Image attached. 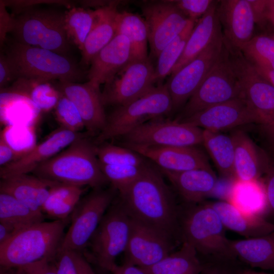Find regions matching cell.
Here are the masks:
<instances>
[{
  "label": "cell",
  "instance_id": "30",
  "mask_svg": "<svg viewBox=\"0 0 274 274\" xmlns=\"http://www.w3.org/2000/svg\"><path fill=\"white\" fill-rule=\"evenodd\" d=\"M227 201L247 214L264 217L269 212L266 192L261 179L234 180Z\"/></svg>",
  "mask_w": 274,
  "mask_h": 274
},
{
  "label": "cell",
  "instance_id": "18",
  "mask_svg": "<svg viewBox=\"0 0 274 274\" xmlns=\"http://www.w3.org/2000/svg\"><path fill=\"white\" fill-rule=\"evenodd\" d=\"M54 83L76 107L87 132L90 134H98L105 126L107 118L99 86L89 81L80 83L58 80Z\"/></svg>",
  "mask_w": 274,
  "mask_h": 274
},
{
  "label": "cell",
  "instance_id": "7",
  "mask_svg": "<svg viewBox=\"0 0 274 274\" xmlns=\"http://www.w3.org/2000/svg\"><path fill=\"white\" fill-rule=\"evenodd\" d=\"M172 111L166 83L154 86L136 99L117 107L107 116L106 124L95 142L100 144L121 137L147 120L161 118Z\"/></svg>",
  "mask_w": 274,
  "mask_h": 274
},
{
  "label": "cell",
  "instance_id": "23",
  "mask_svg": "<svg viewBox=\"0 0 274 274\" xmlns=\"http://www.w3.org/2000/svg\"><path fill=\"white\" fill-rule=\"evenodd\" d=\"M58 182L20 174L1 179L0 192L10 195L31 209L42 212V207L52 187Z\"/></svg>",
  "mask_w": 274,
  "mask_h": 274
},
{
  "label": "cell",
  "instance_id": "29",
  "mask_svg": "<svg viewBox=\"0 0 274 274\" xmlns=\"http://www.w3.org/2000/svg\"><path fill=\"white\" fill-rule=\"evenodd\" d=\"M235 257L247 265L274 270V230L265 235L242 240H231Z\"/></svg>",
  "mask_w": 274,
  "mask_h": 274
},
{
  "label": "cell",
  "instance_id": "57",
  "mask_svg": "<svg viewBox=\"0 0 274 274\" xmlns=\"http://www.w3.org/2000/svg\"><path fill=\"white\" fill-rule=\"evenodd\" d=\"M262 126L266 136L274 145V121L262 125Z\"/></svg>",
  "mask_w": 274,
  "mask_h": 274
},
{
  "label": "cell",
  "instance_id": "36",
  "mask_svg": "<svg viewBox=\"0 0 274 274\" xmlns=\"http://www.w3.org/2000/svg\"><path fill=\"white\" fill-rule=\"evenodd\" d=\"M44 216L43 213L31 209L12 196L0 192V222L19 231L44 221Z\"/></svg>",
  "mask_w": 274,
  "mask_h": 274
},
{
  "label": "cell",
  "instance_id": "47",
  "mask_svg": "<svg viewBox=\"0 0 274 274\" xmlns=\"http://www.w3.org/2000/svg\"><path fill=\"white\" fill-rule=\"evenodd\" d=\"M264 166L261 180L265 188L269 212L274 215V159L265 158Z\"/></svg>",
  "mask_w": 274,
  "mask_h": 274
},
{
  "label": "cell",
  "instance_id": "60",
  "mask_svg": "<svg viewBox=\"0 0 274 274\" xmlns=\"http://www.w3.org/2000/svg\"><path fill=\"white\" fill-rule=\"evenodd\" d=\"M273 25H274V23H273Z\"/></svg>",
  "mask_w": 274,
  "mask_h": 274
},
{
  "label": "cell",
  "instance_id": "58",
  "mask_svg": "<svg viewBox=\"0 0 274 274\" xmlns=\"http://www.w3.org/2000/svg\"><path fill=\"white\" fill-rule=\"evenodd\" d=\"M0 274H20V273L17 269L14 270V268H4L1 267Z\"/></svg>",
  "mask_w": 274,
  "mask_h": 274
},
{
  "label": "cell",
  "instance_id": "37",
  "mask_svg": "<svg viewBox=\"0 0 274 274\" xmlns=\"http://www.w3.org/2000/svg\"><path fill=\"white\" fill-rule=\"evenodd\" d=\"M64 29L70 44L81 51L96 16V10L72 7L65 12Z\"/></svg>",
  "mask_w": 274,
  "mask_h": 274
},
{
  "label": "cell",
  "instance_id": "52",
  "mask_svg": "<svg viewBox=\"0 0 274 274\" xmlns=\"http://www.w3.org/2000/svg\"><path fill=\"white\" fill-rule=\"evenodd\" d=\"M110 272L112 274H151L147 269L126 261L121 265L115 264Z\"/></svg>",
  "mask_w": 274,
  "mask_h": 274
},
{
  "label": "cell",
  "instance_id": "42",
  "mask_svg": "<svg viewBox=\"0 0 274 274\" xmlns=\"http://www.w3.org/2000/svg\"><path fill=\"white\" fill-rule=\"evenodd\" d=\"M54 110L55 117L60 127L77 132H80L85 128L84 122L78 110L62 93Z\"/></svg>",
  "mask_w": 274,
  "mask_h": 274
},
{
  "label": "cell",
  "instance_id": "51",
  "mask_svg": "<svg viewBox=\"0 0 274 274\" xmlns=\"http://www.w3.org/2000/svg\"><path fill=\"white\" fill-rule=\"evenodd\" d=\"M3 2H1V43L2 46L7 38V33L10 32L13 22V16L7 12Z\"/></svg>",
  "mask_w": 274,
  "mask_h": 274
},
{
  "label": "cell",
  "instance_id": "45",
  "mask_svg": "<svg viewBox=\"0 0 274 274\" xmlns=\"http://www.w3.org/2000/svg\"><path fill=\"white\" fill-rule=\"evenodd\" d=\"M255 24L263 25L266 21L274 23V0H248Z\"/></svg>",
  "mask_w": 274,
  "mask_h": 274
},
{
  "label": "cell",
  "instance_id": "61",
  "mask_svg": "<svg viewBox=\"0 0 274 274\" xmlns=\"http://www.w3.org/2000/svg\"><path fill=\"white\" fill-rule=\"evenodd\" d=\"M273 271H274V270H273Z\"/></svg>",
  "mask_w": 274,
  "mask_h": 274
},
{
  "label": "cell",
  "instance_id": "19",
  "mask_svg": "<svg viewBox=\"0 0 274 274\" xmlns=\"http://www.w3.org/2000/svg\"><path fill=\"white\" fill-rule=\"evenodd\" d=\"M84 135L60 127L43 141L33 146L16 160L0 168L1 179L28 174L41 164L66 148L74 141Z\"/></svg>",
  "mask_w": 274,
  "mask_h": 274
},
{
  "label": "cell",
  "instance_id": "38",
  "mask_svg": "<svg viewBox=\"0 0 274 274\" xmlns=\"http://www.w3.org/2000/svg\"><path fill=\"white\" fill-rule=\"evenodd\" d=\"M195 21L190 20L183 30L172 40L161 51L157 57L154 71L155 82L161 85L162 81L169 74L180 58L188 38L194 27Z\"/></svg>",
  "mask_w": 274,
  "mask_h": 274
},
{
  "label": "cell",
  "instance_id": "35",
  "mask_svg": "<svg viewBox=\"0 0 274 274\" xmlns=\"http://www.w3.org/2000/svg\"><path fill=\"white\" fill-rule=\"evenodd\" d=\"M202 144L220 174L227 179L234 180V150L231 135L219 131L203 130Z\"/></svg>",
  "mask_w": 274,
  "mask_h": 274
},
{
  "label": "cell",
  "instance_id": "8",
  "mask_svg": "<svg viewBox=\"0 0 274 274\" xmlns=\"http://www.w3.org/2000/svg\"><path fill=\"white\" fill-rule=\"evenodd\" d=\"M241 97L239 83L224 42L219 58L176 120L180 121L212 106Z\"/></svg>",
  "mask_w": 274,
  "mask_h": 274
},
{
  "label": "cell",
  "instance_id": "13",
  "mask_svg": "<svg viewBox=\"0 0 274 274\" xmlns=\"http://www.w3.org/2000/svg\"><path fill=\"white\" fill-rule=\"evenodd\" d=\"M224 47L221 32L196 57L171 75L166 84L173 110L183 105L194 94L219 58Z\"/></svg>",
  "mask_w": 274,
  "mask_h": 274
},
{
  "label": "cell",
  "instance_id": "22",
  "mask_svg": "<svg viewBox=\"0 0 274 274\" xmlns=\"http://www.w3.org/2000/svg\"><path fill=\"white\" fill-rule=\"evenodd\" d=\"M130 58L128 39L116 34L92 60L87 73L88 81L99 86L105 84L130 61Z\"/></svg>",
  "mask_w": 274,
  "mask_h": 274
},
{
  "label": "cell",
  "instance_id": "11",
  "mask_svg": "<svg viewBox=\"0 0 274 274\" xmlns=\"http://www.w3.org/2000/svg\"><path fill=\"white\" fill-rule=\"evenodd\" d=\"M203 129L161 118L143 123L121 136L128 146L191 147L202 143Z\"/></svg>",
  "mask_w": 274,
  "mask_h": 274
},
{
  "label": "cell",
  "instance_id": "17",
  "mask_svg": "<svg viewBox=\"0 0 274 274\" xmlns=\"http://www.w3.org/2000/svg\"><path fill=\"white\" fill-rule=\"evenodd\" d=\"M132 219L126 261L148 268L171 253L170 237L148 225Z\"/></svg>",
  "mask_w": 274,
  "mask_h": 274
},
{
  "label": "cell",
  "instance_id": "46",
  "mask_svg": "<svg viewBox=\"0 0 274 274\" xmlns=\"http://www.w3.org/2000/svg\"><path fill=\"white\" fill-rule=\"evenodd\" d=\"M76 252L59 250L54 259L57 274H79Z\"/></svg>",
  "mask_w": 274,
  "mask_h": 274
},
{
  "label": "cell",
  "instance_id": "3",
  "mask_svg": "<svg viewBox=\"0 0 274 274\" xmlns=\"http://www.w3.org/2000/svg\"><path fill=\"white\" fill-rule=\"evenodd\" d=\"M67 222L42 221L17 231L0 245L1 267L17 268L44 258L54 259Z\"/></svg>",
  "mask_w": 274,
  "mask_h": 274
},
{
  "label": "cell",
  "instance_id": "59",
  "mask_svg": "<svg viewBox=\"0 0 274 274\" xmlns=\"http://www.w3.org/2000/svg\"><path fill=\"white\" fill-rule=\"evenodd\" d=\"M242 274H270L264 272H257L249 268H244Z\"/></svg>",
  "mask_w": 274,
  "mask_h": 274
},
{
  "label": "cell",
  "instance_id": "44",
  "mask_svg": "<svg viewBox=\"0 0 274 274\" xmlns=\"http://www.w3.org/2000/svg\"><path fill=\"white\" fill-rule=\"evenodd\" d=\"M173 2L188 19L195 21L207 12L214 1L178 0L173 1Z\"/></svg>",
  "mask_w": 274,
  "mask_h": 274
},
{
  "label": "cell",
  "instance_id": "20",
  "mask_svg": "<svg viewBox=\"0 0 274 274\" xmlns=\"http://www.w3.org/2000/svg\"><path fill=\"white\" fill-rule=\"evenodd\" d=\"M217 13L225 43L240 51L253 37L255 23L250 3L248 0L221 1Z\"/></svg>",
  "mask_w": 274,
  "mask_h": 274
},
{
  "label": "cell",
  "instance_id": "49",
  "mask_svg": "<svg viewBox=\"0 0 274 274\" xmlns=\"http://www.w3.org/2000/svg\"><path fill=\"white\" fill-rule=\"evenodd\" d=\"M54 259L44 258L16 269L20 274H57Z\"/></svg>",
  "mask_w": 274,
  "mask_h": 274
},
{
  "label": "cell",
  "instance_id": "2",
  "mask_svg": "<svg viewBox=\"0 0 274 274\" xmlns=\"http://www.w3.org/2000/svg\"><path fill=\"white\" fill-rule=\"evenodd\" d=\"M96 148L84 135L41 164L32 173L58 183L100 188L108 181L101 169Z\"/></svg>",
  "mask_w": 274,
  "mask_h": 274
},
{
  "label": "cell",
  "instance_id": "15",
  "mask_svg": "<svg viewBox=\"0 0 274 274\" xmlns=\"http://www.w3.org/2000/svg\"><path fill=\"white\" fill-rule=\"evenodd\" d=\"M146 23L151 55L157 58L163 48L187 26L190 20L173 1L145 2L141 5Z\"/></svg>",
  "mask_w": 274,
  "mask_h": 274
},
{
  "label": "cell",
  "instance_id": "6",
  "mask_svg": "<svg viewBox=\"0 0 274 274\" xmlns=\"http://www.w3.org/2000/svg\"><path fill=\"white\" fill-rule=\"evenodd\" d=\"M191 204L181 220L183 242L191 245L198 254L208 259L236 258L217 212L209 202Z\"/></svg>",
  "mask_w": 274,
  "mask_h": 274
},
{
  "label": "cell",
  "instance_id": "28",
  "mask_svg": "<svg viewBox=\"0 0 274 274\" xmlns=\"http://www.w3.org/2000/svg\"><path fill=\"white\" fill-rule=\"evenodd\" d=\"M231 136L234 150L235 179L241 181L260 179L264 173L265 158L260 157L255 144L245 132L236 130Z\"/></svg>",
  "mask_w": 274,
  "mask_h": 274
},
{
  "label": "cell",
  "instance_id": "50",
  "mask_svg": "<svg viewBox=\"0 0 274 274\" xmlns=\"http://www.w3.org/2000/svg\"><path fill=\"white\" fill-rule=\"evenodd\" d=\"M14 149L8 142L5 132L3 131L0 136V166H5L20 157L26 151Z\"/></svg>",
  "mask_w": 274,
  "mask_h": 274
},
{
  "label": "cell",
  "instance_id": "26",
  "mask_svg": "<svg viewBox=\"0 0 274 274\" xmlns=\"http://www.w3.org/2000/svg\"><path fill=\"white\" fill-rule=\"evenodd\" d=\"M219 216L226 229L249 238L260 236L274 230V224L263 217L246 214L228 201L209 202Z\"/></svg>",
  "mask_w": 274,
  "mask_h": 274
},
{
  "label": "cell",
  "instance_id": "4",
  "mask_svg": "<svg viewBox=\"0 0 274 274\" xmlns=\"http://www.w3.org/2000/svg\"><path fill=\"white\" fill-rule=\"evenodd\" d=\"M3 51L14 63L19 77L79 83L87 72L68 56L6 38Z\"/></svg>",
  "mask_w": 274,
  "mask_h": 274
},
{
  "label": "cell",
  "instance_id": "56",
  "mask_svg": "<svg viewBox=\"0 0 274 274\" xmlns=\"http://www.w3.org/2000/svg\"><path fill=\"white\" fill-rule=\"evenodd\" d=\"M254 66L259 74L274 86V71Z\"/></svg>",
  "mask_w": 274,
  "mask_h": 274
},
{
  "label": "cell",
  "instance_id": "31",
  "mask_svg": "<svg viewBox=\"0 0 274 274\" xmlns=\"http://www.w3.org/2000/svg\"><path fill=\"white\" fill-rule=\"evenodd\" d=\"M54 81L19 77L12 83L8 91L29 99L41 111L49 112L54 109L61 93Z\"/></svg>",
  "mask_w": 274,
  "mask_h": 274
},
{
  "label": "cell",
  "instance_id": "25",
  "mask_svg": "<svg viewBox=\"0 0 274 274\" xmlns=\"http://www.w3.org/2000/svg\"><path fill=\"white\" fill-rule=\"evenodd\" d=\"M218 4L214 1L194 26L180 58L172 69L171 75L196 57L222 32L217 13Z\"/></svg>",
  "mask_w": 274,
  "mask_h": 274
},
{
  "label": "cell",
  "instance_id": "55",
  "mask_svg": "<svg viewBox=\"0 0 274 274\" xmlns=\"http://www.w3.org/2000/svg\"><path fill=\"white\" fill-rule=\"evenodd\" d=\"M114 1H80V3L83 6L82 8H85L88 7H95L96 9H100L111 5Z\"/></svg>",
  "mask_w": 274,
  "mask_h": 274
},
{
  "label": "cell",
  "instance_id": "9",
  "mask_svg": "<svg viewBox=\"0 0 274 274\" xmlns=\"http://www.w3.org/2000/svg\"><path fill=\"white\" fill-rule=\"evenodd\" d=\"M132 219L121 203L111 204L89 244L98 265L110 271L118 256L125 252L129 239Z\"/></svg>",
  "mask_w": 274,
  "mask_h": 274
},
{
  "label": "cell",
  "instance_id": "10",
  "mask_svg": "<svg viewBox=\"0 0 274 274\" xmlns=\"http://www.w3.org/2000/svg\"><path fill=\"white\" fill-rule=\"evenodd\" d=\"M95 189L82 198L73 211L59 250L80 252L89 244L114 196L111 190Z\"/></svg>",
  "mask_w": 274,
  "mask_h": 274
},
{
  "label": "cell",
  "instance_id": "54",
  "mask_svg": "<svg viewBox=\"0 0 274 274\" xmlns=\"http://www.w3.org/2000/svg\"><path fill=\"white\" fill-rule=\"evenodd\" d=\"M17 231L11 226L0 222V245L8 241Z\"/></svg>",
  "mask_w": 274,
  "mask_h": 274
},
{
  "label": "cell",
  "instance_id": "34",
  "mask_svg": "<svg viewBox=\"0 0 274 274\" xmlns=\"http://www.w3.org/2000/svg\"><path fill=\"white\" fill-rule=\"evenodd\" d=\"M203 263L190 244L183 242L181 247L147 269L151 274H200Z\"/></svg>",
  "mask_w": 274,
  "mask_h": 274
},
{
  "label": "cell",
  "instance_id": "39",
  "mask_svg": "<svg viewBox=\"0 0 274 274\" xmlns=\"http://www.w3.org/2000/svg\"><path fill=\"white\" fill-rule=\"evenodd\" d=\"M240 51L254 65L274 71V38L253 37Z\"/></svg>",
  "mask_w": 274,
  "mask_h": 274
},
{
  "label": "cell",
  "instance_id": "1",
  "mask_svg": "<svg viewBox=\"0 0 274 274\" xmlns=\"http://www.w3.org/2000/svg\"><path fill=\"white\" fill-rule=\"evenodd\" d=\"M120 194L131 218L171 237L177 227L178 212L158 170L148 163L142 174Z\"/></svg>",
  "mask_w": 274,
  "mask_h": 274
},
{
  "label": "cell",
  "instance_id": "21",
  "mask_svg": "<svg viewBox=\"0 0 274 274\" xmlns=\"http://www.w3.org/2000/svg\"><path fill=\"white\" fill-rule=\"evenodd\" d=\"M125 147L151 160L162 171L179 173L196 168H211L206 154L195 146Z\"/></svg>",
  "mask_w": 274,
  "mask_h": 274
},
{
  "label": "cell",
  "instance_id": "40",
  "mask_svg": "<svg viewBox=\"0 0 274 274\" xmlns=\"http://www.w3.org/2000/svg\"><path fill=\"white\" fill-rule=\"evenodd\" d=\"M99 162L110 165L140 166L147 163L144 157L125 147L106 144L96 148Z\"/></svg>",
  "mask_w": 274,
  "mask_h": 274
},
{
  "label": "cell",
  "instance_id": "16",
  "mask_svg": "<svg viewBox=\"0 0 274 274\" xmlns=\"http://www.w3.org/2000/svg\"><path fill=\"white\" fill-rule=\"evenodd\" d=\"M180 122L203 130L219 132L251 123L261 124L259 117L242 98L212 106Z\"/></svg>",
  "mask_w": 274,
  "mask_h": 274
},
{
  "label": "cell",
  "instance_id": "41",
  "mask_svg": "<svg viewBox=\"0 0 274 274\" xmlns=\"http://www.w3.org/2000/svg\"><path fill=\"white\" fill-rule=\"evenodd\" d=\"M147 164V163L140 166L110 165L100 163L101 169L108 181L120 193L142 174Z\"/></svg>",
  "mask_w": 274,
  "mask_h": 274
},
{
  "label": "cell",
  "instance_id": "53",
  "mask_svg": "<svg viewBox=\"0 0 274 274\" xmlns=\"http://www.w3.org/2000/svg\"><path fill=\"white\" fill-rule=\"evenodd\" d=\"M76 258L79 274H95L91 266L80 252H76Z\"/></svg>",
  "mask_w": 274,
  "mask_h": 274
},
{
  "label": "cell",
  "instance_id": "5",
  "mask_svg": "<svg viewBox=\"0 0 274 274\" xmlns=\"http://www.w3.org/2000/svg\"><path fill=\"white\" fill-rule=\"evenodd\" d=\"M65 13L51 9H22L13 16L10 33L22 44L68 56L71 45L64 29Z\"/></svg>",
  "mask_w": 274,
  "mask_h": 274
},
{
  "label": "cell",
  "instance_id": "32",
  "mask_svg": "<svg viewBox=\"0 0 274 274\" xmlns=\"http://www.w3.org/2000/svg\"><path fill=\"white\" fill-rule=\"evenodd\" d=\"M115 27L116 34L125 36L129 42L130 61L144 60L149 58L147 52L148 29L143 17L126 11L118 12Z\"/></svg>",
  "mask_w": 274,
  "mask_h": 274
},
{
  "label": "cell",
  "instance_id": "27",
  "mask_svg": "<svg viewBox=\"0 0 274 274\" xmlns=\"http://www.w3.org/2000/svg\"><path fill=\"white\" fill-rule=\"evenodd\" d=\"M118 3L114 1L109 6L96 9L93 24L81 51L80 65H90L93 58L116 36L115 18Z\"/></svg>",
  "mask_w": 274,
  "mask_h": 274
},
{
  "label": "cell",
  "instance_id": "43",
  "mask_svg": "<svg viewBox=\"0 0 274 274\" xmlns=\"http://www.w3.org/2000/svg\"><path fill=\"white\" fill-rule=\"evenodd\" d=\"M236 258H211L203 263L200 274H242Z\"/></svg>",
  "mask_w": 274,
  "mask_h": 274
},
{
  "label": "cell",
  "instance_id": "24",
  "mask_svg": "<svg viewBox=\"0 0 274 274\" xmlns=\"http://www.w3.org/2000/svg\"><path fill=\"white\" fill-rule=\"evenodd\" d=\"M162 172L182 197L190 204L202 201L213 192L217 184L216 176L211 168H196L179 173Z\"/></svg>",
  "mask_w": 274,
  "mask_h": 274
},
{
  "label": "cell",
  "instance_id": "33",
  "mask_svg": "<svg viewBox=\"0 0 274 274\" xmlns=\"http://www.w3.org/2000/svg\"><path fill=\"white\" fill-rule=\"evenodd\" d=\"M84 191L83 186L57 183L50 190L43 213L54 220H68Z\"/></svg>",
  "mask_w": 274,
  "mask_h": 274
},
{
  "label": "cell",
  "instance_id": "14",
  "mask_svg": "<svg viewBox=\"0 0 274 274\" xmlns=\"http://www.w3.org/2000/svg\"><path fill=\"white\" fill-rule=\"evenodd\" d=\"M154 71L150 58L129 61L105 84L104 106H123L143 95L154 86Z\"/></svg>",
  "mask_w": 274,
  "mask_h": 274
},
{
  "label": "cell",
  "instance_id": "12",
  "mask_svg": "<svg viewBox=\"0 0 274 274\" xmlns=\"http://www.w3.org/2000/svg\"><path fill=\"white\" fill-rule=\"evenodd\" d=\"M241 97L259 117L261 125L274 121V86L258 73L241 51L228 48Z\"/></svg>",
  "mask_w": 274,
  "mask_h": 274
},
{
  "label": "cell",
  "instance_id": "48",
  "mask_svg": "<svg viewBox=\"0 0 274 274\" xmlns=\"http://www.w3.org/2000/svg\"><path fill=\"white\" fill-rule=\"evenodd\" d=\"M18 76L16 68L8 56L3 51L0 55V87L3 89L11 82H14Z\"/></svg>",
  "mask_w": 274,
  "mask_h": 274
}]
</instances>
